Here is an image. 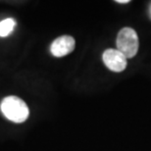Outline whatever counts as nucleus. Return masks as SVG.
Wrapping results in <instances>:
<instances>
[{
  "mask_svg": "<svg viewBox=\"0 0 151 151\" xmlns=\"http://www.w3.org/2000/svg\"><path fill=\"white\" fill-rule=\"evenodd\" d=\"M150 13H151V9H150Z\"/></svg>",
  "mask_w": 151,
  "mask_h": 151,
  "instance_id": "nucleus-7",
  "label": "nucleus"
},
{
  "mask_svg": "<svg viewBox=\"0 0 151 151\" xmlns=\"http://www.w3.org/2000/svg\"><path fill=\"white\" fill-rule=\"evenodd\" d=\"M116 2L118 3H123V4H126V3H129V0H117Z\"/></svg>",
  "mask_w": 151,
  "mask_h": 151,
  "instance_id": "nucleus-6",
  "label": "nucleus"
},
{
  "mask_svg": "<svg viewBox=\"0 0 151 151\" xmlns=\"http://www.w3.org/2000/svg\"><path fill=\"white\" fill-rule=\"evenodd\" d=\"M76 41L70 35H62L52 42L50 52L55 57H63L70 54L75 49Z\"/></svg>",
  "mask_w": 151,
  "mask_h": 151,
  "instance_id": "nucleus-4",
  "label": "nucleus"
},
{
  "mask_svg": "<svg viewBox=\"0 0 151 151\" xmlns=\"http://www.w3.org/2000/svg\"><path fill=\"white\" fill-rule=\"evenodd\" d=\"M2 114L14 123H24L28 119L29 110L26 102L17 96H7L0 104Z\"/></svg>",
  "mask_w": 151,
  "mask_h": 151,
  "instance_id": "nucleus-1",
  "label": "nucleus"
},
{
  "mask_svg": "<svg viewBox=\"0 0 151 151\" xmlns=\"http://www.w3.org/2000/svg\"><path fill=\"white\" fill-rule=\"evenodd\" d=\"M104 64L109 70L120 73L127 67V58L123 53L116 49H107L102 55Z\"/></svg>",
  "mask_w": 151,
  "mask_h": 151,
  "instance_id": "nucleus-3",
  "label": "nucleus"
},
{
  "mask_svg": "<svg viewBox=\"0 0 151 151\" xmlns=\"http://www.w3.org/2000/svg\"><path fill=\"white\" fill-rule=\"evenodd\" d=\"M138 46V37L134 29L132 28H123L119 32L117 37V47L127 59L137 55Z\"/></svg>",
  "mask_w": 151,
  "mask_h": 151,
  "instance_id": "nucleus-2",
  "label": "nucleus"
},
{
  "mask_svg": "<svg viewBox=\"0 0 151 151\" xmlns=\"http://www.w3.org/2000/svg\"><path fill=\"white\" fill-rule=\"evenodd\" d=\"M17 23L12 18H7L0 22V37H8L12 32L14 31Z\"/></svg>",
  "mask_w": 151,
  "mask_h": 151,
  "instance_id": "nucleus-5",
  "label": "nucleus"
}]
</instances>
